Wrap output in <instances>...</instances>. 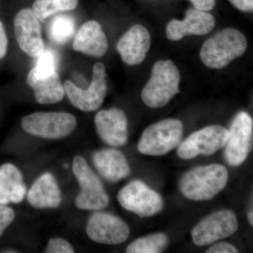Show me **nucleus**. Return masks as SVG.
Listing matches in <instances>:
<instances>
[{"label":"nucleus","mask_w":253,"mask_h":253,"mask_svg":"<svg viewBox=\"0 0 253 253\" xmlns=\"http://www.w3.org/2000/svg\"><path fill=\"white\" fill-rule=\"evenodd\" d=\"M228 179L229 173L222 165L199 166L181 176L179 189L186 199L191 201H209L226 187Z\"/></svg>","instance_id":"nucleus-1"},{"label":"nucleus","mask_w":253,"mask_h":253,"mask_svg":"<svg viewBox=\"0 0 253 253\" xmlns=\"http://www.w3.org/2000/svg\"><path fill=\"white\" fill-rule=\"evenodd\" d=\"M247 46V40L241 32L235 28H224L205 42L200 58L208 68L221 69L242 56Z\"/></svg>","instance_id":"nucleus-2"},{"label":"nucleus","mask_w":253,"mask_h":253,"mask_svg":"<svg viewBox=\"0 0 253 253\" xmlns=\"http://www.w3.org/2000/svg\"><path fill=\"white\" fill-rule=\"evenodd\" d=\"M179 83L180 73L172 61H157L154 63L151 78L141 92L143 102L152 109L166 106L179 94Z\"/></svg>","instance_id":"nucleus-3"},{"label":"nucleus","mask_w":253,"mask_h":253,"mask_svg":"<svg viewBox=\"0 0 253 253\" xmlns=\"http://www.w3.org/2000/svg\"><path fill=\"white\" fill-rule=\"evenodd\" d=\"M184 126L179 120L168 118L148 126L139 143L141 154L161 156L168 154L180 144Z\"/></svg>","instance_id":"nucleus-4"},{"label":"nucleus","mask_w":253,"mask_h":253,"mask_svg":"<svg viewBox=\"0 0 253 253\" xmlns=\"http://www.w3.org/2000/svg\"><path fill=\"white\" fill-rule=\"evenodd\" d=\"M73 172L81 189L75 201L77 208L86 211H101L107 207L109 197L104 186L83 156L75 157Z\"/></svg>","instance_id":"nucleus-5"},{"label":"nucleus","mask_w":253,"mask_h":253,"mask_svg":"<svg viewBox=\"0 0 253 253\" xmlns=\"http://www.w3.org/2000/svg\"><path fill=\"white\" fill-rule=\"evenodd\" d=\"M21 125L31 135L59 139L70 135L76 129L77 120L68 113L37 112L23 118Z\"/></svg>","instance_id":"nucleus-6"},{"label":"nucleus","mask_w":253,"mask_h":253,"mask_svg":"<svg viewBox=\"0 0 253 253\" xmlns=\"http://www.w3.org/2000/svg\"><path fill=\"white\" fill-rule=\"evenodd\" d=\"M107 75L102 63H96L93 67L92 81L89 87L83 89L72 82L67 81L63 84L65 93L71 104L84 112H91L99 109L104 103L107 92Z\"/></svg>","instance_id":"nucleus-7"},{"label":"nucleus","mask_w":253,"mask_h":253,"mask_svg":"<svg viewBox=\"0 0 253 253\" xmlns=\"http://www.w3.org/2000/svg\"><path fill=\"white\" fill-rule=\"evenodd\" d=\"M117 199L123 208L141 217L154 216L164 206L161 195L140 180L126 184L118 192Z\"/></svg>","instance_id":"nucleus-8"},{"label":"nucleus","mask_w":253,"mask_h":253,"mask_svg":"<svg viewBox=\"0 0 253 253\" xmlns=\"http://www.w3.org/2000/svg\"><path fill=\"white\" fill-rule=\"evenodd\" d=\"M229 131L221 126H210L195 131L178 146L177 155L183 160L211 156L224 147Z\"/></svg>","instance_id":"nucleus-9"},{"label":"nucleus","mask_w":253,"mask_h":253,"mask_svg":"<svg viewBox=\"0 0 253 253\" xmlns=\"http://www.w3.org/2000/svg\"><path fill=\"white\" fill-rule=\"evenodd\" d=\"M224 157L231 166H241L247 159L253 147V122L249 113L236 114L229 128Z\"/></svg>","instance_id":"nucleus-10"},{"label":"nucleus","mask_w":253,"mask_h":253,"mask_svg":"<svg viewBox=\"0 0 253 253\" xmlns=\"http://www.w3.org/2000/svg\"><path fill=\"white\" fill-rule=\"evenodd\" d=\"M238 228L239 221L235 213L223 210L212 213L200 221L191 231V237L196 246H208L233 235Z\"/></svg>","instance_id":"nucleus-11"},{"label":"nucleus","mask_w":253,"mask_h":253,"mask_svg":"<svg viewBox=\"0 0 253 253\" xmlns=\"http://www.w3.org/2000/svg\"><path fill=\"white\" fill-rule=\"evenodd\" d=\"M88 237L98 244L118 245L129 238V226L118 216L105 212H94L86 226Z\"/></svg>","instance_id":"nucleus-12"},{"label":"nucleus","mask_w":253,"mask_h":253,"mask_svg":"<svg viewBox=\"0 0 253 253\" xmlns=\"http://www.w3.org/2000/svg\"><path fill=\"white\" fill-rule=\"evenodd\" d=\"M15 36L23 52L33 58H38L44 51L39 19L33 10H20L14 20Z\"/></svg>","instance_id":"nucleus-13"},{"label":"nucleus","mask_w":253,"mask_h":253,"mask_svg":"<svg viewBox=\"0 0 253 253\" xmlns=\"http://www.w3.org/2000/svg\"><path fill=\"white\" fill-rule=\"evenodd\" d=\"M215 18L208 11L190 8L182 21L172 19L166 26L168 40L179 41L184 37L205 36L211 33L215 26Z\"/></svg>","instance_id":"nucleus-14"},{"label":"nucleus","mask_w":253,"mask_h":253,"mask_svg":"<svg viewBox=\"0 0 253 253\" xmlns=\"http://www.w3.org/2000/svg\"><path fill=\"white\" fill-rule=\"evenodd\" d=\"M94 123L98 135L109 146L120 147L127 142V118L122 109L99 111L95 116Z\"/></svg>","instance_id":"nucleus-15"},{"label":"nucleus","mask_w":253,"mask_h":253,"mask_svg":"<svg viewBox=\"0 0 253 253\" xmlns=\"http://www.w3.org/2000/svg\"><path fill=\"white\" fill-rule=\"evenodd\" d=\"M150 46L149 32L141 25L136 24L120 38L116 49L123 62L135 66L144 61Z\"/></svg>","instance_id":"nucleus-16"},{"label":"nucleus","mask_w":253,"mask_h":253,"mask_svg":"<svg viewBox=\"0 0 253 253\" xmlns=\"http://www.w3.org/2000/svg\"><path fill=\"white\" fill-rule=\"evenodd\" d=\"M26 83L39 104H56L64 97V87L56 71L44 72L34 67L28 73Z\"/></svg>","instance_id":"nucleus-17"},{"label":"nucleus","mask_w":253,"mask_h":253,"mask_svg":"<svg viewBox=\"0 0 253 253\" xmlns=\"http://www.w3.org/2000/svg\"><path fill=\"white\" fill-rule=\"evenodd\" d=\"M73 48L78 52L92 57L104 56L107 52L109 43L101 24L94 20L84 23L75 36Z\"/></svg>","instance_id":"nucleus-18"},{"label":"nucleus","mask_w":253,"mask_h":253,"mask_svg":"<svg viewBox=\"0 0 253 253\" xmlns=\"http://www.w3.org/2000/svg\"><path fill=\"white\" fill-rule=\"evenodd\" d=\"M92 160L99 174L110 182H118L130 174L129 163L119 150H99L93 154Z\"/></svg>","instance_id":"nucleus-19"},{"label":"nucleus","mask_w":253,"mask_h":253,"mask_svg":"<svg viewBox=\"0 0 253 253\" xmlns=\"http://www.w3.org/2000/svg\"><path fill=\"white\" fill-rule=\"evenodd\" d=\"M28 201L38 209L59 207L62 201L61 190L51 173H44L35 181L28 192Z\"/></svg>","instance_id":"nucleus-20"},{"label":"nucleus","mask_w":253,"mask_h":253,"mask_svg":"<svg viewBox=\"0 0 253 253\" xmlns=\"http://www.w3.org/2000/svg\"><path fill=\"white\" fill-rule=\"evenodd\" d=\"M26 194L21 171L10 163L0 166V204H19Z\"/></svg>","instance_id":"nucleus-21"},{"label":"nucleus","mask_w":253,"mask_h":253,"mask_svg":"<svg viewBox=\"0 0 253 253\" xmlns=\"http://www.w3.org/2000/svg\"><path fill=\"white\" fill-rule=\"evenodd\" d=\"M168 244L167 235L163 233L150 234L133 241L126 248L127 253H160Z\"/></svg>","instance_id":"nucleus-22"},{"label":"nucleus","mask_w":253,"mask_h":253,"mask_svg":"<svg viewBox=\"0 0 253 253\" xmlns=\"http://www.w3.org/2000/svg\"><path fill=\"white\" fill-rule=\"evenodd\" d=\"M78 4V0H36L32 10L38 19L44 21L56 13L74 10Z\"/></svg>","instance_id":"nucleus-23"},{"label":"nucleus","mask_w":253,"mask_h":253,"mask_svg":"<svg viewBox=\"0 0 253 253\" xmlns=\"http://www.w3.org/2000/svg\"><path fill=\"white\" fill-rule=\"evenodd\" d=\"M75 31V21L68 15L55 16L49 25L48 35L50 40L56 44L67 42Z\"/></svg>","instance_id":"nucleus-24"},{"label":"nucleus","mask_w":253,"mask_h":253,"mask_svg":"<svg viewBox=\"0 0 253 253\" xmlns=\"http://www.w3.org/2000/svg\"><path fill=\"white\" fill-rule=\"evenodd\" d=\"M74 249L71 245L61 238L51 239L48 242L45 251L46 253H73Z\"/></svg>","instance_id":"nucleus-25"},{"label":"nucleus","mask_w":253,"mask_h":253,"mask_svg":"<svg viewBox=\"0 0 253 253\" xmlns=\"http://www.w3.org/2000/svg\"><path fill=\"white\" fill-rule=\"evenodd\" d=\"M37 69L44 72L56 71L54 54L49 50H45L38 56L36 66Z\"/></svg>","instance_id":"nucleus-26"},{"label":"nucleus","mask_w":253,"mask_h":253,"mask_svg":"<svg viewBox=\"0 0 253 253\" xmlns=\"http://www.w3.org/2000/svg\"><path fill=\"white\" fill-rule=\"evenodd\" d=\"M15 218L14 210L6 205L0 204V236L5 229L13 222Z\"/></svg>","instance_id":"nucleus-27"},{"label":"nucleus","mask_w":253,"mask_h":253,"mask_svg":"<svg viewBox=\"0 0 253 253\" xmlns=\"http://www.w3.org/2000/svg\"><path fill=\"white\" fill-rule=\"evenodd\" d=\"M207 253H238L239 250L234 245L227 242H220L213 245L206 251Z\"/></svg>","instance_id":"nucleus-28"},{"label":"nucleus","mask_w":253,"mask_h":253,"mask_svg":"<svg viewBox=\"0 0 253 253\" xmlns=\"http://www.w3.org/2000/svg\"><path fill=\"white\" fill-rule=\"evenodd\" d=\"M195 9L208 11L214 9L216 0H189Z\"/></svg>","instance_id":"nucleus-29"},{"label":"nucleus","mask_w":253,"mask_h":253,"mask_svg":"<svg viewBox=\"0 0 253 253\" xmlns=\"http://www.w3.org/2000/svg\"><path fill=\"white\" fill-rule=\"evenodd\" d=\"M8 49V38L3 23L0 21V60L6 56Z\"/></svg>","instance_id":"nucleus-30"},{"label":"nucleus","mask_w":253,"mask_h":253,"mask_svg":"<svg viewBox=\"0 0 253 253\" xmlns=\"http://www.w3.org/2000/svg\"><path fill=\"white\" fill-rule=\"evenodd\" d=\"M236 9L244 12H252L253 0H229Z\"/></svg>","instance_id":"nucleus-31"},{"label":"nucleus","mask_w":253,"mask_h":253,"mask_svg":"<svg viewBox=\"0 0 253 253\" xmlns=\"http://www.w3.org/2000/svg\"><path fill=\"white\" fill-rule=\"evenodd\" d=\"M248 219H249V224L253 226V211H250L248 214Z\"/></svg>","instance_id":"nucleus-32"}]
</instances>
